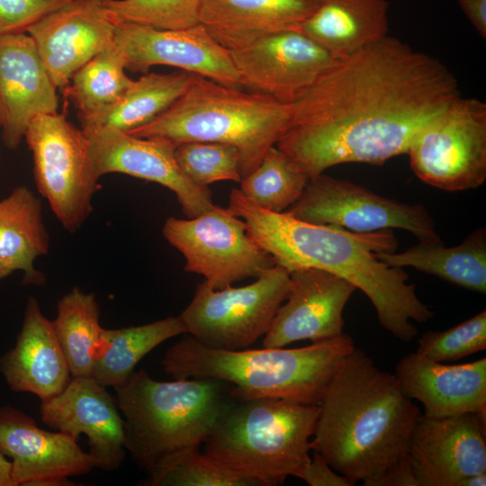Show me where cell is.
Wrapping results in <instances>:
<instances>
[{"label":"cell","instance_id":"obj_1","mask_svg":"<svg viewBox=\"0 0 486 486\" xmlns=\"http://www.w3.org/2000/svg\"><path fill=\"white\" fill-rule=\"evenodd\" d=\"M460 95L446 65L388 35L338 59L291 104L275 145L310 179L339 164L382 165L406 154L418 130Z\"/></svg>","mask_w":486,"mask_h":486},{"label":"cell","instance_id":"obj_2","mask_svg":"<svg viewBox=\"0 0 486 486\" xmlns=\"http://www.w3.org/2000/svg\"><path fill=\"white\" fill-rule=\"evenodd\" d=\"M229 208L275 265L289 273L324 270L361 290L374 305L380 325L399 340L410 342L418 335L414 322L423 324L433 318L404 270L377 257V253L396 251L398 240L392 230L355 232L303 221L287 212L263 209L237 188L230 191Z\"/></svg>","mask_w":486,"mask_h":486},{"label":"cell","instance_id":"obj_3","mask_svg":"<svg viewBox=\"0 0 486 486\" xmlns=\"http://www.w3.org/2000/svg\"><path fill=\"white\" fill-rule=\"evenodd\" d=\"M319 405L311 450L354 485L378 481L406 458L420 410L393 374L362 349L344 360Z\"/></svg>","mask_w":486,"mask_h":486},{"label":"cell","instance_id":"obj_4","mask_svg":"<svg viewBox=\"0 0 486 486\" xmlns=\"http://www.w3.org/2000/svg\"><path fill=\"white\" fill-rule=\"evenodd\" d=\"M355 348L352 337L346 333L302 347L242 350L208 347L187 335L166 351L161 364L173 379L228 382L236 400L268 397L319 404Z\"/></svg>","mask_w":486,"mask_h":486},{"label":"cell","instance_id":"obj_5","mask_svg":"<svg viewBox=\"0 0 486 486\" xmlns=\"http://www.w3.org/2000/svg\"><path fill=\"white\" fill-rule=\"evenodd\" d=\"M230 390L212 378L162 382L134 371L114 388L126 451L148 472L179 452L200 447L235 400Z\"/></svg>","mask_w":486,"mask_h":486},{"label":"cell","instance_id":"obj_6","mask_svg":"<svg viewBox=\"0 0 486 486\" xmlns=\"http://www.w3.org/2000/svg\"><path fill=\"white\" fill-rule=\"evenodd\" d=\"M291 108L266 94L192 74L187 89L168 109L128 133L162 138L176 146L190 141L234 146L240 153L242 179L286 131Z\"/></svg>","mask_w":486,"mask_h":486},{"label":"cell","instance_id":"obj_7","mask_svg":"<svg viewBox=\"0 0 486 486\" xmlns=\"http://www.w3.org/2000/svg\"><path fill=\"white\" fill-rule=\"evenodd\" d=\"M318 404L278 398L236 400L204 440L202 453L234 470L281 485L310 460Z\"/></svg>","mask_w":486,"mask_h":486},{"label":"cell","instance_id":"obj_8","mask_svg":"<svg viewBox=\"0 0 486 486\" xmlns=\"http://www.w3.org/2000/svg\"><path fill=\"white\" fill-rule=\"evenodd\" d=\"M24 139L32 154L36 187L68 232L81 228L93 212L100 188L85 130L62 113H42L28 124Z\"/></svg>","mask_w":486,"mask_h":486},{"label":"cell","instance_id":"obj_9","mask_svg":"<svg viewBox=\"0 0 486 486\" xmlns=\"http://www.w3.org/2000/svg\"><path fill=\"white\" fill-rule=\"evenodd\" d=\"M250 284L213 289L197 285L189 305L179 315L186 334L200 344L222 350H242L268 331L286 299L290 273L274 265Z\"/></svg>","mask_w":486,"mask_h":486},{"label":"cell","instance_id":"obj_10","mask_svg":"<svg viewBox=\"0 0 486 486\" xmlns=\"http://www.w3.org/2000/svg\"><path fill=\"white\" fill-rule=\"evenodd\" d=\"M414 174L436 188L457 192L486 179V104L462 97L431 119L406 153Z\"/></svg>","mask_w":486,"mask_h":486},{"label":"cell","instance_id":"obj_11","mask_svg":"<svg viewBox=\"0 0 486 486\" xmlns=\"http://www.w3.org/2000/svg\"><path fill=\"white\" fill-rule=\"evenodd\" d=\"M162 233L182 253L184 270L204 277L213 289L257 278L275 263L247 230L244 220L217 205L191 219L169 217Z\"/></svg>","mask_w":486,"mask_h":486},{"label":"cell","instance_id":"obj_12","mask_svg":"<svg viewBox=\"0 0 486 486\" xmlns=\"http://www.w3.org/2000/svg\"><path fill=\"white\" fill-rule=\"evenodd\" d=\"M286 212L303 221L355 232L399 229L418 241H442L424 205L387 198L324 173L309 180L300 198Z\"/></svg>","mask_w":486,"mask_h":486},{"label":"cell","instance_id":"obj_13","mask_svg":"<svg viewBox=\"0 0 486 486\" xmlns=\"http://www.w3.org/2000/svg\"><path fill=\"white\" fill-rule=\"evenodd\" d=\"M241 86L292 104L338 60L298 31H284L230 50Z\"/></svg>","mask_w":486,"mask_h":486},{"label":"cell","instance_id":"obj_14","mask_svg":"<svg viewBox=\"0 0 486 486\" xmlns=\"http://www.w3.org/2000/svg\"><path fill=\"white\" fill-rule=\"evenodd\" d=\"M92 166L97 177L121 173L151 181L171 190L187 218L213 207L212 191L190 181L179 168L176 146L162 138H140L108 128L83 129Z\"/></svg>","mask_w":486,"mask_h":486},{"label":"cell","instance_id":"obj_15","mask_svg":"<svg viewBox=\"0 0 486 486\" xmlns=\"http://www.w3.org/2000/svg\"><path fill=\"white\" fill-rule=\"evenodd\" d=\"M113 43L126 70L148 73L152 66L166 65L227 86L241 87L230 50L202 23L180 30L118 23Z\"/></svg>","mask_w":486,"mask_h":486},{"label":"cell","instance_id":"obj_16","mask_svg":"<svg viewBox=\"0 0 486 486\" xmlns=\"http://www.w3.org/2000/svg\"><path fill=\"white\" fill-rule=\"evenodd\" d=\"M486 418L474 413L420 414L410 433L407 460L418 486H458L486 472Z\"/></svg>","mask_w":486,"mask_h":486},{"label":"cell","instance_id":"obj_17","mask_svg":"<svg viewBox=\"0 0 486 486\" xmlns=\"http://www.w3.org/2000/svg\"><path fill=\"white\" fill-rule=\"evenodd\" d=\"M0 450L11 458L15 486H68L72 476L89 473L94 463L70 436L40 428L9 405L0 407Z\"/></svg>","mask_w":486,"mask_h":486},{"label":"cell","instance_id":"obj_18","mask_svg":"<svg viewBox=\"0 0 486 486\" xmlns=\"http://www.w3.org/2000/svg\"><path fill=\"white\" fill-rule=\"evenodd\" d=\"M41 421L75 440L87 436L94 467L120 468L125 457L124 419L116 399L93 377H72L65 389L41 400Z\"/></svg>","mask_w":486,"mask_h":486},{"label":"cell","instance_id":"obj_19","mask_svg":"<svg viewBox=\"0 0 486 486\" xmlns=\"http://www.w3.org/2000/svg\"><path fill=\"white\" fill-rule=\"evenodd\" d=\"M356 291L348 281L324 270L290 272L286 299L263 337V346L284 347L297 341L313 343L342 335L343 311Z\"/></svg>","mask_w":486,"mask_h":486},{"label":"cell","instance_id":"obj_20","mask_svg":"<svg viewBox=\"0 0 486 486\" xmlns=\"http://www.w3.org/2000/svg\"><path fill=\"white\" fill-rule=\"evenodd\" d=\"M116 23L102 0H70L28 28L57 88L113 40Z\"/></svg>","mask_w":486,"mask_h":486},{"label":"cell","instance_id":"obj_21","mask_svg":"<svg viewBox=\"0 0 486 486\" xmlns=\"http://www.w3.org/2000/svg\"><path fill=\"white\" fill-rule=\"evenodd\" d=\"M57 87L25 32L0 36L2 140L16 148L31 120L58 112Z\"/></svg>","mask_w":486,"mask_h":486},{"label":"cell","instance_id":"obj_22","mask_svg":"<svg viewBox=\"0 0 486 486\" xmlns=\"http://www.w3.org/2000/svg\"><path fill=\"white\" fill-rule=\"evenodd\" d=\"M401 391L419 401L431 417L474 413L486 418V358L444 364L417 351L401 357L394 368Z\"/></svg>","mask_w":486,"mask_h":486},{"label":"cell","instance_id":"obj_23","mask_svg":"<svg viewBox=\"0 0 486 486\" xmlns=\"http://www.w3.org/2000/svg\"><path fill=\"white\" fill-rule=\"evenodd\" d=\"M0 371L12 391L40 401L61 392L72 378L53 323L33 296L27 299L15 345L0 359Z\"/></svg>","mask_w":486,"mask_h":486},{"label":"cell","instance_id":"obj_24","mask_svg":"<svg viewBox=\"0 0 486 486\" xmlns=\"http://www.w3.org/2000/svg\"><path fill=\"white\" fill-rule=\"evenodd\" d=\"M321 0H202L200 23L229 50L262 37L297 31Z\"/></svg>","mask_w":486,"mask_h":486},{"label":"cell","instance_id":"obj_25","mask_svg":"<svg viewBox=\"0 0 486 486\" xmlns=\"http://www.w3.org/2000/svg\"><path fill=\"white\" fill-rule=\"evenodd\" d=\"M386 0H321L299 28L334 58H346L388 36Z\"/></svg>","mask_w":486,"mask_h":486},{"label":"cell","instance_id":"obj_26","mask_svg":"<svg viewBox=\"0 0 486 486\" xmlns=\"http://www.w3.org/2000/svg\"><path fill=\"white\" fill-rule=\"evenodd\" d=\"M42 209L41 200L25 185L0 200V282L21 271L23 284H45L44 274L34 266L50 248Z\"/></svg>","mask_w":486,"mask_h":486},{"label":"cell","instance_id":"obj_27","mask_svg":"<svg viewBox=\"0 0 486 486\" xmlns=\"http://www.w3.org/2000/svg\"><path fill=\"white\" fill-rule=\"evenodd\" d=\"M391 266L413 267L458 286L486 293V230L478 228L462 243L445 247L443 241H418L402 252L377 253Z\"/></svg>","mask_w":486,"mask_h":486},{"label":"cell","instance_id":"obj_28","mask_svg":"<svg viewBox=\"0 0 486 486\" xmlns=\"http://www.w3.org/2000/svg\"><path fill=\"white\" fill-rule=\"evenodd\" d=\"M182 334L186 331L179 316L140 326L104 328L92 377L104 387L114 389L127 381L147 354Z\"/></svg>","mask_w":486,"mask_h":486},{"label":"cell","instance_id":"obj_29","mask_svg":"<svg viewBox=\"0 0 486 486\" xmlns=\"http://www.w3.org/2000/svg\"><path fill=\"white\" fill-rule=\"evenodd\" d=\"M192 74L145 73L133 80L122 98L105 112L80 121L81 128H108L124 132L146 125L168 109L187 89Z\"/></svg>","mask_w":486,"mask_h":486},{"label":"cell","instance_id":"obj_30","mask_svg":"<svg viewBox=\"0 0 486 486\" xmlns=\"http://www.w3.org/2000/svg\"><path fill=\"white\" fill-rule=\"evenodd\" d=\"M52 323L72 377H92L104 330L94 294L73 287L59 300Z\"/></svg>","mask_w":486,"mask_h":486},{"label":"cell","instance_id":"obj_31","mask_svg":"<svg viewBox=\"0 0 486 486\" xmlns=\"http://www.w3.org/2000/svg\"><path fill=\"white\" fill-rule=\"evenodd\" d=\"M113 40L72 76L64 94L77 109L79 122L114 105L132 83Z\"/></svg>","mask_w":486,"mask_h":486},{"label":"cell","instance_id":"obj_32","mask_svg":"<svg viewBox=\"0 0 486 486\" xmlns=\"http://www.w3.org/2000/svg\"><path fill=\"white\" fill-rule=\"evenodd\" d=\"M310 178L284 151L270 147L257 167L242 178L240 191L252 202L274 212H282L302 195Z\"/></svg>","mask_w":486,"mask_h":486},{"label":"cell","instance_id":"obj_33","mask_svg":"<svg viewBox=\"0 0 486 486\" xmlns=\"http://www.w3.org/2000/svg\"><path fill=\"white\" fill-rule=\"evenodd\" d=\"M149 486H264L256 478L211 458L199 447L185 449L148 472Z\"/></svg>","mask_w":486,"mask_h":486},{"label":"cell","instance_id":"obj_34","mask_svg":"<svg viewBox=\"0 0 486 486\" xmlns=\"http://www.w3.org/2000/svg\"><path fill=\"white\" fill-rule=\"evenodd\" d=\"M118 23H135L161 30H180L200 23L202 0H102Z\"/></svg>","mask_w":486,"mask_h":486},{"label":"cell","instance_id":"obj_35","mask_svg":"<svg viewBox=\"0 0 486 486\" xmlns=\"http://www.w3.org/2000/svg\"><path fill=\"white\" fill-rule=\"evenodd\" d=\"M176 163L183 174L200 186L219 181H241V158L231 145L190 141L175 149Z\"/></svg>","mask_w":486,"mask_h":486},{"label":"cell","instance_id":"obj_36","mask_svg":"<svg viewBox=\"0 0 486 486\" xmlns=\"http://www.w3.org/2000/svg\"><path fill=\"white\" fill-rule=\"evenodd\" d=\"M417 352L436 362L456 361L486 348V310L442 331H427Z\"/></svg>","mask_w":486,"mask_h":486},{"label":"cell","instance_id":"obj_37","mask_svg":"<svg viewBox=\"0 0 486 486\" xmlns=\"http://www.w3.org/2000/svg\"><path fill=\"white\" fill-rule=\"evenodd\" d=\"M70 0H0V36L28 28Z\"/></svg>","mask_w":486,"mask_h":486},{"label":"cell","instance_id":"obj_38","mask_svg":"<svg viewBox=\"0 0 486 486\" xmlns=\"http://www.w3.org/2000/svg\"><path fill=\"white\" fill-rule=\"evenodd\" d=\"M300 479L310 486H353L344 475L336 472L327 461L313 451L310 460Z\"/></svg>","mask_w":486,"mask_h":486},{"label":"cell","instance_id":"obj_39","mask_svg":"<svg viewBox=\"0 0 486 486\" xmlns=\"http://www.w3.org/2000/svg\"><path fill=\"white\" fill-rule=\"evenodd\" d=\"M458 4L479 35L486 38V0H458Z\"/></svg>","mask_w":486,"mask_h":486},{"label":"cell","instance_id":"obj_40","mask_svg":"<svg viewBox=\"0 0 486 486\" xmlns=\"http://www.w3.org/2000/svg\"><path fill=\"white\" fill-rule=\"evenodd\" d=\"M376 486H418L409 462L406 458L386 472Z\"/></svg>","mask_w":486,"mask_h":486},{"label":"cell","instance_id":"obj_41","mask_svg":"<svg viewBox=\"0 0 486 486\" xmlns=\"http://www.w3.org/2000/svg\"><path fill=\"white\" fill-rule=\"evenodd\" d=\"M0 486H15L12 476V463L0 450Z\"/></svg>","mask_w":486,"mask_h":486},{"label":"cell","instance_id":"obj_42","mask_svg":"<svg viewBox=\"0 0 486 486\" xmlns=\"http://www.w3.org/2000/svg\"><path fill=\"white\" fill-rule=\"evenodd\" d=\"M486 472L471 475L463 479L458 486H485Z\"/></svg>","mask_w":486,"mask_h":486},{"label":"cell","instance_id":"obj_43","mask_svg":"<svg viewBox=\"0 0 486 486\" xmlns=\"http://www.w3.org/2000/svg\"><path fill=\"white\" fill-rule=\"evenodd\" d=\"M2 126V112H1V107H0V129Z\"/></svg>","mask_w":486,"mask_h":486}]
</instances>
